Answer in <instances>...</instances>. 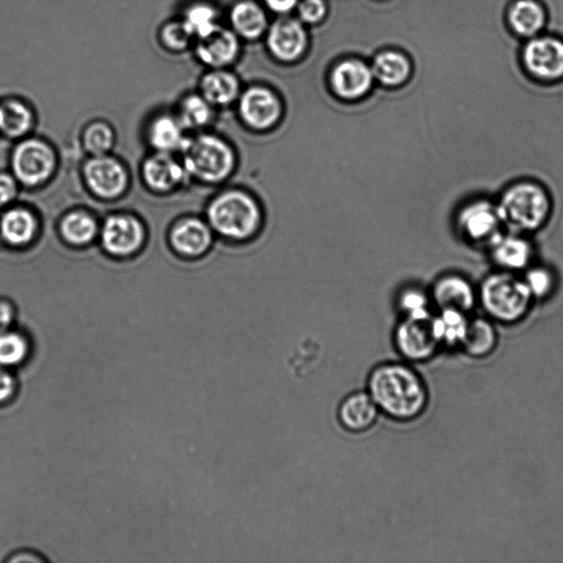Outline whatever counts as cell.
Listing matches in <instances>:
<instances>
[{
	"mask_svg": "<svg viewBox=\"0 0 563 563\" xmlns=\"http://www.w3.org/2000/svg\"><path fill=\"white\" fill-rule=\"evenodd\" d=\"M504 20L512 36L526 41L545 32L549 13L543 0H511Z\"/></svg>",
	"mask_w": 563,
	"mask_h": 563,
	"instance_id": "cell-12",
	"label": "cell"
},
{
	"mask_svg": "<svg viewBox=\"0 0 563 563\" xmlns=\"http://www.w3.org/2000/svg\"><path fill=\"white\" fill-rule=\"evenodd\" d=\"M520 65L527 79L536 84L563 83V37L544 32L524 41Z\"/></svg>",
	"mask_w": 563,
	"mask_h": 563,
	"instance_id": "cell-6",
	"label": "cell"
},
{
	"mask_svg": "<svg viewBox=\"0 0 563 563\" xmlns=\"http://www.w3.org/2000/svg\"><path fill=\"white\" fill-rule=\"evenodd\" d=\"M84 145L95 157L105 156L114 145L112 129L104 123L91 125L85 131Z\"/></svg>",
	"mask_w": 563,
	"mask_h": 563,
	"instance_id": "cell-35",
	"label": "cell"
},
{
	"mask_svg": "<svg viewBox=\"0 0 563 563\" xmlns=\"http://www.w3.org/2000/svg\"><path fill=\"white\" fill-rule=\"evenodd\" d=\"M145 233L138 220L131 216H113L104 225V248L114 256H128L142 244Z\"/></svg>",
	"mask_w": 563,
	"mask_h": 563,
	"instance_id": "cell-17",
	"label": "cell"
},
{
	"mask_svg": "<svg viewBox=\"0 0 563 563\" xmlns=\"http://www.w3.org/2000/svg\"><path fill=\"white\" fill-rule=\"evenodd\" d=\"M183 125L180 119L171 116H161L153 121L149 137L152 146L160 152L181 150L186 138L183 135Z\"/></svg>",
	"mask_w": 563,
	"mask_h": 563,
	"instance_id": "cell-27",
	"label": "cell"
},
{
	"mask_svg": "<svg viewBox=\"0 0 563 563\" xmlns=\"http://www.w3.org/2000/svg\"><path fill=\"white\" fill-rule=\"evenodd\" d=\"M208 218L218 234L236 240L252 237L262 223L261 209L255 198L240 191L219 195L209 206Z\"/></svg>",
	"mask_w": 563,
	"mask_h": 563,
	"instance_id": "cell-4",
	"label": "cell"
},
{
	"mask_svg": "<svg viewBox=\"0 0 563 563\" xmlns=\"http://www.w3.org/2000/svg\"><path fill=\"white\" fill-rule=\"evenodd\" d=\"M523 280L535 302L549 300L557 290V274L544 264L533 263L531 267L524 271Z\"/></svg>",
	"mask_w": 563,
	"mask_h": 563,
	"instance_id": "cell-30",
	"label": "cell"
},
{
	"mask_svg": "<svg viewBox=\"0 0 563 563\" xmlns=\"http://www.w3.org/2000/svg\"><path fill=\"white\" fill-rule=\"evenodd\" d=\"M95 220L83 212H74L63 219L61 231L63 237L72 245L83 246L96 234Z\"/></svg>",
	"mask_w": 563,
	"mask_h": 563,
	"instance_id": "cell-31",
	"label": "cell"
},
{
	"mask_svg": "<svg viewBox=\"0 0 563 563\" xmlns=\"http://www.w3.org/2000/svg\"><path fill=\"white\" fill-rule=\"evenodd\" d=\"M470 318L457 309H440V314L432 318L433 333L440 346L461 347Z\"/></svg>",
	"mask_w": 563,
	"mask_h": 563,
	"instance_id": "cell-26",
	"label": "cell"
},
{
	"mask_svg": "<svg viewBox=\"0 0 563 563\" xmlns=\"http://www.w3.org/2000/svg\"><path fill=\"white\" fill-rule=\"evenodd\" d=\"M201 91L209 104L226 106L239 97L240 83L235 74L224 69H213L203 77Z\"/></svg>",
	"mask_w": 563,
	"mask_h": 563,
	"instance_id": "cell-25",
	"label": "cell"
},
{
	"mask_svg": "<svg viewBox=\"0 0 563 563\" xmlns=\"http://www.w3.org/2000/svg\"><path fill=\"white\" fill-rule=\"evenodd\" d=\"M296 10L304 25L316 26L327 17L328 5L326 0H300Z\"/></svg>",
	"mask_w": 563,
	"mask_h": 563,
	"instance_id": "cell-38",
	"label": "cell"
},
{
	"mask_svg": "<svg viewBox=\"0 0 563 563\" xmlns=\"http://www.w3.org/2000/svg\"><path fill=\"white\" fill-rule=\"evenodd\" d=\"M230 22L239 38L250 41L266 35L270 26L266 10L255 0H241L231 8Z\"/></svg>",
	"mask_w": 563,
	"mask_h": 563,
	"instance_id": "cell-22",
	"label": "cell"
},
{
	"mask_svg": "<svg viewBox=\"0 0 563 563\" xmlns=\"http://www.w3.org/2000/svg\"><path fill=\"white\" fill-rule=\"evenodd\" d=\"M263 3L273 14L284 17L296 10L300 0H263Z\"/></svg>",
	"mask_w": 563,
	"mask_h": 563,
	"instance_id": "cell-41",
	"label": "cell"
},
{
	"mask_svg": "<svg viewBox=\"0 0 563 563\" xmlns=\"http://www.w3.org/2000/svg\"><path fill=\"white\" fill-rule=\"evenodd\" d=\"M499 346V333L489 317L470 318L461 349L472 359H485Z\"/></svg>",
	"mask_w": 563,
	"mask_h": 563,
	"instance_id": "cell-20",
	"label": "cell"
},
{
	"mask_svg": "<svg viewBox=\"0 0 563 563\" xmlns=\"http://www.w3.org/2000/svg\"><path fill=\"white\" fill-rule=\"evenodd\" d=\"M14 308L10 304L0 302V333L9 330V327L14 322Z\"/></svg>",
	"mask_w": 563,
	"mask_h": 563,
	"instance_id": "cell-42",
	"label": "cell"
},
{
	"mask_svg": "<svg viewBox=\"0 0 563 563\" xmlns=\"http://www.w3.org/2000/svg\"><path fill=\"white\" fill-rule=\"evenodd\" d=\"M17 194V185L11 176L0 174V206L14 200Z\"/></svg>",
	"mask_w": 563,
	"mask_h": 563,
	"instance_id": "cell-40",
	"label": "cell"
},
{
	"mask_svg": "<svg viewBox=\"0 0 563 563\" xmlns=\"http://www.w3.org/2000/svg\"><path fill=\"white\" fill-rule=\"evenodd\" d=\"M379 414V408L368 392H356L342 401L338 419L349 433L362 434L377 423Z\"/></svg>",
	"mask_w": 563,
	"mask_h": 563,
	"instance_id": "cell-19",
	"label": "cell"
},
{
	"mask_svg": "<svg viewBox=\"0 0 563 563\" xmlns=\"http://www.w3.org/2000/svg\"><path fill=\"white\" fill-rule=\"evenodd\" d=\"M367 392L380 413L396 422L415 421L426 412L429 403L425 381L406 363H383L373 369Z\"/></svg>",
	"mask_w": 563,
	"mask_h": 563,
	"instance_id": "cell-1",
	"label": "cell"
},
{
	"mask_svg": "<svg viewBox=\"0 0 563 563\" xmlns=\"http://www.w3.org/2000/svg\"><path fill=\"white\" fill-rule=\"evenodd\" d=\"M217 18L218 14L213 6L196 4L186 10L183 22L191 35L200 39L219 26Z\"/></svg>",
	"mask_w": 563,
	"mask_h": 563,
	"instance_id": "cell-32",
	"label": "cell"
},
{
	"mask_svg": "<svg viewBox=\"0 0 563 563\" xmlns=\"http://www.w3.org/2000/svg\"><path fill=\"white\" fill-rule=\"evenodd\" d=\"M395 342L401 355L412 362L432 359L440 347L433 333L432 319L422 322L407 318L397 328Z\"/></svg>",
	"mask_w": 563,
	"mask_h": 563,
	"instance_id": "cell-13",
	"label": "cell"
},
{
	"mask_svg": "<svg viewBox=\"0 0 563 563\" xmlns=\"http://www.w3.org/2000/svg\"><path fill=\"white\" fill-rule=\"evenodd\" d=\"M433 296L439 309H457L466 314L478 304V291L459 274H449L437 281Z\"/></svg>",
	"mask_w": 563,
	"mask_h": 563,
	"instance_id": "cell-18",
	"label": "cell"
},
{
	"mask_svg": "<svg viewBox=\"0 0 563 563\" xmlns=\"http://www.w3.org/2000/svg\"><path fill=\"white\" fill-rule=\"evenodd\" d=\"M495 202L504 227L527 236L542 230L554 211L553 196L547 187L531 179L507 185Z\"/></svg>",
	"mask_w": 563,
	"mask_h": 563,
	"instance_id": "cell-2",
	"label": "cell"
},
{
	"mask_svg": "<svg viewBox=\"0 0 563 563\" xmlns=\"http://www.w3.org/2000/svg\"><path fill=\"white\" fill-rule=\"evenodd\" d=\"M212 239L211 229L196 218L182 220L171 233L172 246L183 256L203 255L211 246Z\"/></svg>",
	"mask_w": 563,
	"mask_h": 563,
	"instance_id": "cell-23",
	"label": "cell"
},
{
	"mask_svg": "<svg viewBox=\"0 0 563 563\" xmlns=\"http://www.w3.org/2000/svg\"><path fill=\"white\" fill-rule=\"evenodd\" d=\"M535 301L523 277L498 270L483 279L478 290V304L495 324H520L532 311Z\"/></svg>",
	"mask_w": 563,
	"mask_h": 563,
	"instance_id": "cell-3",
	"label": "cell"
},
{
	"mask_svg": "<svg viewBox=\"0 0 563 563\" xmlns=\"http://www.w3.org/2000/svg\"><path fill=\"white\" fill-rule=\"evenodd\" d=\"M374 81L371 65L360 59L340 61L329 77L331 90L344 101H357L366 96Z\"/></svg>",
	"mask_w": 563,
	"mask_h": 563,
	"instance_id": "cell-14",
	"label": "cell"
},
{
	"mask_svg": "<svg viewBox=\"0 0 563 563\" xmlns=\"http://www.w3.org/2000/svg\"><path fill=\"white\" fill-rule=\"evenodd\" d=\"M456 224L463 239L473 246L488 247L505 230L498 205L484 197L463 204Z\"/></svg>",
	"mask_w": 563,
	"mask_h": 563,
	"instance_id": "cell-7",
	"label": "cell"
},
{
	"mask_svg": "<svg viewBox=\"0 0 563 563\" xmlns=\"http://www.w3.org/2000/svg\"><path fill=\"white\" fill-rule=\"evenodd\" d=\"M163 46L173 52H181L190 47L194 38L183 20L172 21L164 25L160 33Z\"/></svg>",
	"mask_w": 563,
	"mask_h": 563,
	"instance_id": "cell-36",
	"label": "cell"
},
{
	"mask_svg": "<svg viewBox=\"0 0 563 563\" xmlns=\"http://www.w3.org/2000/svg\"><path fill=\"white\" fill-rule=\"evenodd\" d=\"M401 307L410 319L422 320V322L432 319L428 308L427 297L422 292H405L401 298Z\"/></svg>",
	"mask_w": 563,
	"mask_h": 563,
	"instance_id": "cell-37",
	"label": "cell"
},
{
	"mask_svg": "<svg viewBox=\"0 0 563 563\" xmlns=\"http://www.w3.org/2000/svg\"><path fill=\"white\" fill-rule=\"evenodd\" d=\"M28 353L29 346L24 336L9 330L0 333V367H16L26 360Z\"/></svg>",
	"mask_w": 563,
	"mask_h": 563,
	"instance_id": "cell-33",
	"label": "cell"
},
{
	"mask_svg": "<svg viewBox=\"0 0 563 563\" xmlns=\"http://www.w3.org/2000/svg\"><path fill=\"white\" fill-rule=\"evenodd\" d=\"M308 33L300 19L282 17L267 31V47L272 57L283 63L300 61L308 48Z\"/></svg>",
	"mask_w": 563,
	"mask_h": 563,
	"instance_id": "cell-8",
	"label": "cell"
},
{
	"mask_svg": "<svg viewBox=\"0 0 563 563\" xmlns=\"http://www.w3.org/2000/svg\"><path fill=\"white\" fill-rule=\"evenodd\" d=\"M0 231L10 245H26L36 233V219L26 209H13L4 215Z\"/></svg>",
	"mask_w": 563,
	"mask_h": 563,
	"instance_id": "cell-28",
	"label": "cell"
},
{
	"mask_svg": "<svg viewBox=\"0 0 563 563\" xmlns=\"http://www.w3.org/2000/svg\"><path fill=\"white\" fill-rule=\"evenodd\" d=\"M32 126L29 107L18 99H5L0 102V130L9 137L25 135Z\"/></svg>",
	"mask_w": 563,
	"mask_h": 563,
	"instance_id": "cell-29",
	"label": "cell"
},
{
	"mask_svg": "<svg viewBox=\"0 0 563 563\" xmlns=\"http://www.w3.org/2000/svg\"><path fill=\"white\" fill-rule=\"evenodd\" d=\"M85 180L91 190L102 197L113 198L123 193L128 176L119 162L105 156L95 157L85 167Z\"/></svg>",
	"mask_w": 563,
	"mask_h": 563,
	"instance_id": "cell-16",
	"label": "cell"
},
{
	"mask_svg": "<svg viewBox=\"0 0 563 563\" xmlns=\"http://www.w3.org/2000/svg\"><path fill=\"white\" fill-rule=\"evenodd\" d=\"M487 248L499 270L520 273L535 263V246L527 235L504 230Z\"/></svg>",
	"mask_w": 563,
	"mask_h": 563,
	"instance_id": "cell-10",
	"label": "cell"
},
{
	"mask_svg": "<svg viewBox=\"0 0 563 563\" xmlns=\"http://www.w3.org/2000/svg\"><path fill=\"white\" fill-rule=\"evenodd\" d=\"M240 52V41L234 30L218 26L207 36L198 39V59L212 69H225L233 64Z\"/></svg>",
	"mask_w": 563,
	"mask_h": 563,
	"instance_id": "cell-15",
	"label": "cell"
},
{
	"mask_svg": "<svg viewBox=\"0 0 563 563\" xmlns=\"http://www.w3.org/2000/svg\"><path fill=\"white\" fill-rule=\"evenodd\" d=\"M16 381L4 367H0V405L13 399L16 392Z\"/></svg>",
	"mask_w": 563,
	"mask_h": 563,
	"instance_id": "cell-39",
	"label": "cell"
},
{
	"mask_svg": "<svg viewBox=\"0 0 563 563\" xmlns=\"http://www.w3.org/2000/svg\"><path fill=\"white\" fill-rule=\"evenodd\" d=\"M212 105L202 95L187 96L182 105L180 121L184 128H201L212 118Z\"/></svg>",
	"mask_w": 563,
	"mask_h": 563,
	"instance_id": "cell-34",
	"label": "cell"
},
{
	"mask_svg": "<svg viewBox=\"0 0 563 563\" xmlns=\"http://www.w3.org/2000/svg\"><path fill=\"white\" fill-rule=\"evenodd\" d=\"M371 70L375 81L385 87L395 88L411 79L413 65L403 52L384 50L375 55Z\"/></svg>",
	"mask_w": 563,
	"mask_h": 563,
	"instance_id": "cell-21",
	"label": "cell"
},
{
	"mask_svg": "<svg viewBox=\"0 0 563 563\" xmlns=\"http://www.w3.org/2000/svg\"><path fill=\"white\" fill-rule=\"evenodd\" d=\"M52 150L39 140L20 143L14 153L13 167L18 180L35 186L47 181L54 169Z\"/></svg>",
	"mask_w": 563,
	"mask_h": 563,
	"instance_id": "cell-11",
	"label": "cell"
},
{
	"mask_svg": "<svg viewBox=\"0 0 563 563\" xmlns=\"http://www.w3.org/2000/svg\"><path fill=\"white\" fill-rule=\"evenodd\" d=\"M185 172L184 167L167 152H160L151 157L143 167L147 184L158 192H167L179 185Z\"/></svg>",
	"mask_w": 563,
	"mask_h": 563,
	"instance_id": "cell-24",
	"label": "cell"
},
{
	"mask_svg": "<svg viewBox=\"0 0 563 563\" xmlns=\"http://www.w3.org/2000/svg\"><path fill=\"white\" fill-rule=\"evenodd\" d=\"M239 113L253 130H269L279 123L283 106L280 98L266 86H252L240 96Z\"/></svg>",
	"mask_w": 563,
	"mask_h": 563,
	"instance_id": "cell-9",
	"label": "cell"
},
{
	"mask_svg": "<svg viewBox=\"0 0 563 563\" xmlns=\"http://www.w3.org/2000/svg\"><path fill=\"white\" fill-rule=\"evenodd\" d=\"M181 150L185 171L204 182H222L235 169L233 149L217 137L204 135L186 139Z\"/></svg>",
	"mask_w": 563,
	"mask_h": 563,
	"instance_id": "cell-5",
	"label": "cell"
}]
</instances>
